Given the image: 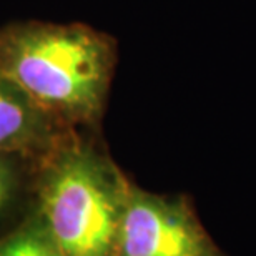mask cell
I'll use <instances>...</instances> for the list:
<instances>
[{"mask_svg":"<svg viewBox=\"0 0 256 256\" xmlns=\"http://www.w3.org/2000/svg\"><path fill=\"white\" fill-rule=\"evenodd\" d=\"M115 66V40L85 24L25 20L0 27V72L65 128L98 125Z\"/></svg>","mask_w":256,"mask_h":256,"instance_id":"1","label":"cell"},{"mask_svg":"<svg viewBox=\"0 0 256 256\" xmlns=\"http://www.w3.org/2000/svg\"><path fill=\"white\" fill-rule=\"evenodd\" d=\"M130 185L92 133L72 128L38 158L30 208L65 256H116Z\"/></svg>","mask_w":256,"mask_h":256,"instance_id":"2","label":"cell"},{"mask_svg":"<svg viewBox=\"0 0 256 256\" xmlns=\"http://www.w3.org/2000/svg\"><path fill=\"white\" fill-rule=\"evenodd\" d=\"M116 256H228L218 248L192 203L130 185Z\"/></svg>","mask_w":256,"mask_h":256,"instance_id":"3","label":"cell"},{"mask_svg":"<svg viewBox=\"0 0 256 256\" xmlns=\"http://www.w3.org/2000/svg\"><path fill=\"white\" fill-rule=\"evenodd\" d=\"M68 130L34 105L0 72V152L40 158Z\"/></svg>","mask_w":256,"mask_h":256,"instance_id":"4","label":"cell"},{"mask_svg":"<svg viewBox=\"0 0 256 256\" xmlns=\"http://www.w3.org/2000/svg\"><path fill=\"white\" fill-rule=\"evenodd\" d=\"M38 158L0 152V236L17 224L32 206Z\"/></svg>","mask_w":256,"mask_h":256,"instance_id":"5","label":"cell"},{"mask_svg":"<svg viewBox=\"0 0 256 256\" xmlns=\"http://www.w3.org/2000/svg\"><path fill=\"white\" fill-rule=\"evenodd\" d=\"M0 256H65L38 216L28 213L0 236Z\"/></svg>","mask_w":256,"mask_h":256,"instance_id":"6","label":"cell"}]
</instances>
